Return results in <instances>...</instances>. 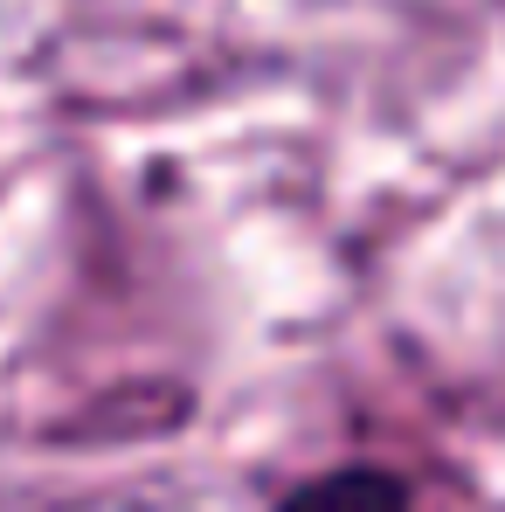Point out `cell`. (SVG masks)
<instances>
[{
	"instance_id": "1",
	"label": "cell",
	"mask_w": 505,
	"mask_h": 512,
	"mask_svg": "<svg viewBox=\"0 0 505 512\" xmlns=\"http://www.w3.org/2000/svg\"><path fill=\"white\" fill-rule=\"evenodd\" d=\"M277 512H409V492L388 471H326L298 485Z\"/></svg>"
}]
</instances>
